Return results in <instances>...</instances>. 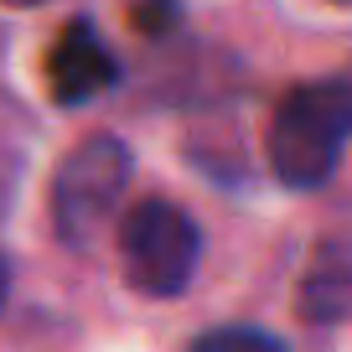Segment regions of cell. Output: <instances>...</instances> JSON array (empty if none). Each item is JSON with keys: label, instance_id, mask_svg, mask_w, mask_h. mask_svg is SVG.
<instances>
[{"label": "cell", "instance_id": "30bf717a", "mask_svg": "<svg viewBox=\"0 0 352 352\" xmlns=\"http://www.w3.org/2000/svg\"><path fill=\"white\" fill-rule=\"evenodd\" d=\"M331 6H352V0H331Z\"/></svg>", "mask_w": 352, "mask_h": 352}, {"label": "cell", "instance_id": "6da1fadb", "mask_svg": "<svg viewBox=\"0 0 352 352\" xmlns=\"http://www.w3.org/2000/svg\"><path fill=\"white\" fill-rule=\"evenodd\" d=\"M352 140V83H300L280 99L270 120V166L285 187L311 192L321 187L342 161V145Z\"/></svg>", "mask_w": 352, "mask_h": 352}, {"label": "cell", "instance_id": "9c48e42d", "mask_svg": "<svg viewBox=\"0 0 352 352\" xmlns=\"http://www.w3.org/2000/svg\"><path fill=\"white\" fill-rule=\"evenodd\" d=\"M0 6H21V11H26V6H42V0H0Z\"/></svg>", "mask_w": 352, "mask_h": 352}, {"label": "cell", "instance_id": "ba28073f", "mask_svg": "<svg viewBox=\"0 0 352 352\" xmlns=\"http://www.w3.org/2000/svg\"><path fill=\"white\" fill-rule=\"evenodd\" d=\"M6 296H11V270H6V259H0V306H6Z\"/></svg>", "mask_w": 352, "mask_h": 352}, {"label": "cell", "instance_id": "277c9868", "mask_svg": "<svg viewBox=\"0 0 352 352\" xmlns=\"http://www.w3.org/2000/svg\"><path fill=\"white\" fill-rule=\"evenodd\" d=\"M120 63H114L109 42L94 32V21H67L63 36L47 47V94L57 104H88L104 88H114Z\"/></svg>", "mask_w": 352, "mask_h": 352}, {"label": "cell", "instance_id": "5b68a950", "mask_svg": "<svg viewBox=\"0 0 352 352\" xmlns=\"http://www.w3.org/2000/svg\"><path fill=\"white\" fill-rule=\"evenodd\" d=\"M300 316L306 321H347L352 316V270L321 259L300 285Z\"/></svg>", "mask_w": 352, "mask_h": 352}, {"label": "cell", "instance_id": "52a82bcc", "mask_svg": "<svg viewBox=\"0 0 352 352\" xmlns=\"http://www.w3.org/2000/svg\"><path fill=\"white\" fill-rule=\"evenodd\" d=\"M120 6H124V16H130V26L145 32V36L171 32L176 16H182V0H120Z\"/></svg>", "mask_w": 352, "mask_h": 352}, {"label": "cell", "instance_id": "8992f818", "mask_svg": "<svg viewBox=\"0 0 352 352\" xmlns=\"http://www.w3.org/2000/svg\"><path fill=\"white\" fill-rule=\"evenodd\" d=\"M192 352H290V347L264 327H218V331H202L192 342Z\"/></svg>", "mask_w": 352, "mask_h": 352}, {"label": "cell", "instance_id": "3957f363", "mask_svg": "<svg viewBox=\"0 0 352 352\" xmlns=\"http://www.w3.org/2000/svg\"><path fill=\"white\" fill-rule=\"evenodd\" d=\"M120 259H124V280L140 296H161V300L182 296L197 275L202 233L176 202L145 197L120 223Z\"/></svg>", "mask_w": 352, "mask_h": 352}, {"label": "cell", "instance_id": "7a4b0ae2", "mask_svg": "<svg viewBox=\"0 0 352 352\" xmlns=\"http://www.w3.org/2000/svg\"><path fill=\"white\" fill-rule=\"evenodd\" d=\"M130 187V151L114 135H88L52 176V228L67 249H88L120 212Z\"/></svg>", "mask_w": 352, "mask_h": 352}]
</instances>
